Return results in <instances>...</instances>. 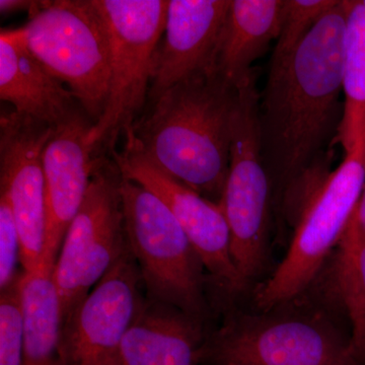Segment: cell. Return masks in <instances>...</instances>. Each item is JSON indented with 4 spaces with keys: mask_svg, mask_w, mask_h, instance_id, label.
<instances>
[{
    "mask_svg": "<svg viewBox=\"0 0 365 365\" xmlns=\"http://www.w3.org/2000/svg\"><path fill=\"white\" fill-rule=\"evenodd\" d=\"M346 1H337L292 55L270 61L259 98L262 160L271 189H287L323 170L343 117Z\"/></svg>",
    "mask_w": 365,
    "mask_h": 365,
    "instance_id": "1",
    "label": "cell"
},
{
    "mask_svg": "<svg viewBox=\"0 0 365 365\" xmlns=\"http://www.w3.org/2000/svg\"><path fill=\"white\" fill-rule=\"evenodd\" d=\"M125 133L124 145L220 203L230 170L239 88L215 71L177 83Z\"/></svg>",
    "mask_w": 365,
    "mask_h": 365,
    "instance_id": "2",
    "label": "cell"
},
{
    "mask_svg": "<svg viewBox=\"0 0 365 365\" xmlns=\"http://www.w3.org/2000/svg\"><path fill=\"white\" fill-rule=\"evenodd\" d=\"M21 28L31 53L95 124L110 86L109 32L95 0L50 1Z\"/></svg>",
    "mask_w": 365,
    "mask_h": 365,
    "instance_id": "3",
    "label": "cell"
},
{
    "mask_svg": "<svg viewBox=\"0 0 365 365\" xmlns=\"http://www.w3.org/2000/svg\"><path fill=\"white\" fill-rule=\"evenodd\" d=\"M127 246L148 299L199 318L203 309L202 261L180 223L150 190L120 181Z\"/></svg>",
    "mask_w": 365,
    "mask_h": 365,
    "instance_id": "4",
    "label": "cell"
},
{
    "mask_svg": "<svg viewBox=\"0 0 365 365\" xmlns=\"http://www.w3.org/2000/svg\"><path fill=\"white\" fill-rule=\"evenodd\" d=\"M110 38L107 105L91 126L88 143L112 155L133 126L150 88L151 63L165 30L169 0H95Z\"/></svg>",
    "mask_w": 365,
    "mask_h": 365,
    "instance_id": "5",
    "label": "cell"
},
{
    "mask_svg": "<svg viewBox=\"0 0 365 365\" xmlns=\"http://www.w3.org/2000/svg\"><path fill=\"white\" fill-rule=\"evenodd\" d=\"M365 182V137L330 173L302 211L287 256L259 288L257 306L272 309L302 294L339 244Z\"/></svg>",
    "mask_w": 365,
    "mask_h": 365,
    "instance_id": "6",
    "label": "cell"
},
{
    "mask_svg": "<svg viewBox=\"0 0 365 365\" xmlns=\"http://www.w3.org/2000/svg\"><path fill=\"white\" fill-rule=\"evenodd\" d=\"M257 73L239 86L230 170L220 206L230 234V248L242 284L258 275L267 252L270 180L262 160Z\"/></svg>",
    "mask_w": 365,
    "mask_h": 365,
    "instance_id": "7",
    "label": "cell"
},
{
    "mask_svg": "<svg viewBox=\"0 0 365 365\" xmlns=\"http://www.w3.org/2000/svg\"><path fill=\"white\" fill-rule=\"evenodd\" d=\"M120 181L116 165L103 160L67 230L52 274L62 322L126 249Z\"/></svg>",
    "mask_w": 365,
    "mask_h": 365,
    "instance_id": "8",
    "label": "cell"
},
{
    "mask_svg": "<svg viewBox=\"0 0 365 365\" xmlns=\"http://www.w3.org/2000/svg\"><path fill=\"white\" fill-rule=\"evenodd\" d=\"M216 365H356L350 340L319 317H245L230 321L203 359Z\"/></svg>",
    "mask_w": 365,
    "mask_h": 365,
    "instance_id": "9",
    "label": "cell"
},
{
    "mask_svg": "<svg viewBox=\"0 0 365 365\" xmlns=\"http://www.w3.org/2000/svg\"><path fill=\"white\" fill-rule=\"evenodd\" d=\"M128 246L63 322L59 365H115L125 334L145 299Z\"/></svg>",
    "mask_w": 365,
    "mask_h": 365,
    "instance_id": "10",
    "label": "cell"
},
{
    "mask_svg": "<svg viewBox=\"0 0 365 365\" xmlns=\"http://www.w3.org/2000/svg\"><path fill=\"white\" fill-rule=\"evenodd\" d=\"M54 128L2 111L0 116V191L13 209L20 235L24 272L33 273L46 263V184L43 153Z\"/></svg>",
    "mask_w": 365,
    "mask_h": 365,
    "instance_id": "11",
    "label": "cell"
},
{
    "mask_svg": "<svg viewBox=\"0 0 365 365\" xmlns=\"http://www.w3.org/2000/svg\"><path fill=\"white\" fill-rule=\"evenodd\" d=\"M111 155L122 177L150 190L170 209L216 282L230 292L241 290L244 284L232 259L230 228L220 204L163 172L129 146Z\"/></svg>",
    "mask_w": 365,
    "mask_h": 365,
    "instance_id": "12",
    "label": "cell"
},
{
    "mask_svg": "<svg viewBox=\"0 0 365 365\" xmlns=\"http://www.w3.org/2000/svg\"><path fill=\"white\" fill-rule=\"evenodd\" d=\"M93 122L78 112L53 130L43 153L46 184V263L55 266L67 230L85 201L102 158L88 143Z\"/></svg>",
    "mask_w": 365,
    "mask_h": 365,
    "instance_id": "13",
    "label": "cell"
},
{
    "mask_svg": "<svg viewBox=\"0 0 365 365\" xmlns=\"http://www.w3.org/2000/svg\"><path fill=\"white\" fill-rule=\"evenodd\" d=\"M230 0H169L165 30L151 63L148 98L185 79L213 71Z\"/></svg>",
    "mask_w": 365,
    "mask_h": 365,
    "instance_id": "14",
    "label": "cell"
},
{
    "mask_svg": "<svg viewBox=\"0 0 365 365\" xmlns=\"http://www.w3.org/2000/svg\"><path fill=\"white\" fill-rule=\"evenodd\" d=\"M0 98L21 116L52 128L83 111L29 50L21 26L0 32Z\"/></svg>",
    "mask_w": 365,
    "mask_h": 365,
    "instance_id": "15",
    "label": "cell"
},
{
    "mask_svg": "<svg viewBox=\"0 0 365 365\" xmlns=\"http://www.w3.org/2000/svg\"><path fill=\"white\" fill-rule=\"evenodd\" d=\"M196 317L145 299L125 334L115 365H199L204 346Z\"/></svg>",
    "mask_w": 365,
    "mask_h": 365,
    "instance_id": "16",
    "label": "cell"
},
{
    "mask_svg": "<svg viewBox=\"0 0 365 365\" xmlns=\"http://www.w3.org/2000/svg\"><path fill=\"white\" fill-rule=\"evenodd\" d=\"M283 4L284 0H230L213 71L237 88L256 73L254 62L277 40Z\"/></svg>",
    "mask_w": 365,
    "mask_h": 365,
    "instance_id": "17",
    "label": "cell"
},
{
    "mask_svg": "<svg viewBox=\"0 0 365 365\" xmlns=\"http://www.w3.org/2000/svg\"><path fill=\"white\" fill-rule=\"evenodd\" d=\"M53 270L54 267H45L33 273L23 272L24 365H59L62 318Z\"/></svg>",
    "mask_w": 365,
    "mask_h": 365,
    "instance_id": "18",
    "label": "cell"
},
{
    "mask_svg": "<svg viewBox=\"0 0 365 365\" xmlns=\"http://www.w3.org/2000/svg\"><path fill=\"white\" fill-rule=\"evenodd\" d=\"M347 13L343 41V117L336 143L345 155L365 137V0H346Z\"/></svg>",
    "mask_w": 365,
    "mask_h": 365,
    "instance_id": "19",
    "label": "cell"
},
{
    "mask_svg": "<svg viewBox=\"0 0 365 365\" xmlns=\"http://www.w3.org/2000/svg\"><path fill=\"white\" fill-rule=\"evenodd\" d=\"M359 234L353 215L338 244L335 278L351 325L350 348L357 361L365 360V288L359 265Z\"/></svg>",
    "mask_w": 365,
    "mask_h": 365,
    "instance_id": "20",
    "label": "cell"
},
{
    "mask_svg": "<svg viewBox=\"0 0 365 365\" xmlns=\"http://www.w3.org/2000/svg\"><path fill=\"white\" fill-rule=\"evenodd\" d=\"M337 0H284L279 34L270 61L287 58Z\"/></svg>",
    "mask_w": 365,
    "mask_h": 365,
    "instance_id": "21",
    "label": "cell"
},
{
    "mask_svg": "<svg viewBox=\"0 0 365 365\" xmlns=\"http://www.w3.org/2000/svg\"><path fill=\"white\" fill-rule=\"evenodd\" d=\"M21 273L9 287L0 290V365H24L25 314Z\"/></svg>",
    "mask_w": 365,
    "mask_h": 365,
    "instance_id": "22",
    "label": "cell"
},
{
    "mask_svg": "<svg viewBox=\"0 0 365 365\" xmlns=\"http://www.w3.org/2000/svg\"><path fill=\"white\" fill-rule=\"evenodd\" d=\"M20 252V235L13 209L6 194L0 191V289L9 287L20 275L16 271Z\"/></svg>",
    "mask_w": 365,
    "mask_h": 365,
    "instance_id": "23",
    "label": "cell"
},
{
    "mask_svg": "<svg viewBox=\"0 0 365 365\" xmlns=\"http://www.w3.org/2000/svg\"><path fill=\"white\" fill-rule=\"evenodd\" d=\"M47 0H0V11L2 14L26 11L29 16L47 6Z\"/></svg>",
    "mask_w": 365,
    "mask_h": 365,
    "instance_id": "24",
    "label": "cell"
},
{
    "mask_svg": "<svg viewBox=\"0 0 365 365\" xmlns=\"http://www.w3.org/2000/svg\"><path fill=\"white\" fill-rule=\"evenodd\" d=\"M353 218L356 223L359 235H361L362 239L365 240V182L361 196H360L359 203L353 213Z\"/></svg>",
    "mask_w": 365,
    "mask_h": 365,
    "instance_id": "25",
    "label": "cell"
},
{
    "mask_svg": "<svg viewBox=\"0 0 365 365\" xmlns=\"http://www.w3.org/2000/svg\"><path fill=\"white\" fill-rule=\"evenodd\" d=\"M359 265L365 288V240L362 239L360 235L359 241Z\"/></svg>",
    "mask_w": 365,
    "mask_h": 365,
    "instance_id": "26",
    "label": "cell"
}]
</instances>
